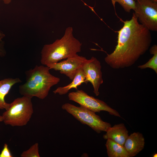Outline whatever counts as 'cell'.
<instances>
[{
    "label": "cell",
    "mask_w": 157,
    "mask_h": 157,
    "mask_svg": "<svg viewBox=\"0 0 157 157\" xmlns=\"http://www.w3.org/2000/svg\"><path fill=\"white\" fill-rule=\"evenodd\" d=\"M114 8L116 2L119 3L126 12L129 13L131 10H134L135 8L136 1L134 0H111Z\"/></svg>",
    "instance_id": "16"
},
{
    "label": "cell",
    "mask_w": 157,
    "mask_h": 157,
    "mask_svg": "<svg viewBox=\"0 0 157 157\" xmlns=\"http://www.w3.org/2000/svg\"><path fill=\"white\" fill-rule=\"evenodd\" d=\"M134 0L135 1H139V0Z\"/></svg>",
    "instance_id": "24"
},
{
    "label": "cell",
    "mask_w": 157,
    "mask_h": 157,
    "mask_svg": "<svg viewBox=\"0 0 157 157\" xmlns=\"http://www.w3.org/2000/svg\"><path fill=\"white\" fill-rule=\"evenodd\" d=\"M101 67L99 61L92 56L88 59L82 68L85 77L84 83L90 82L92 84L93 92L96 96L99 95V89L103 82Z\"/></svg>",
    "instance_id": "9"
},
{
    "label": "cell",
    "mask_w": 157,
    "mask_h": 157,
    "mask_svg": "<svg viewBox=\"0 0 157 157\" xmlns=\"http://www.w3.org/2000/svg\"><path fill=\"white\" fill-rule=\"evenodd\" d=\"M88 59L77 54L58 62L47 65L49 69L58 71L72 80Z\"/></svg>",
    "instance_id": "8"
},
{
    "label": "cell",
    "mask_w": 157,
    "mask_h": 157,
    "mask_svg": "<svg viewBox=\"0 0 157 157\" xmlns=\"http://www.w3.org/2000/svg\"><path fill=\"white\" fill-rule=\"evenodd\" d=\"M122 22L123 27L117 31V45L104 58L107 64L115 69L133 65L149 49L152 40L150 31L140 24L133 13L131 19Z\"/></svg>",
    "instance_id": "1"
},
{
    "label": "cell",
    "mask_w": 157,
    "mask_h": 157,
    "mask_svg": "<svg viewBox=\"0 0 157 157\" xmlns=\"http://www.w3.org/2000/svg\"><path fill=\"white\" fill-rule=\"evenodd\" d=\"M61 108L82 124L89 126L97 133L106 132L111 126L110 123L103 121L95 113L81 106H77L66 103L62 105Z\"/></svg>",
    "instance_id": "5"
},
{
    "label": "cell",
    "mask_w": 157,
    "mask_h": 157,
    "mask_svg": "<svg viewBox=\"0 0 157 157\" xmlns=\"http://www.w3.org/2000/svg\"><path fill=\"white\" fill-rule=\"evenodd\" d=\"M73 33L72 27H68L61 38L44 46L41 53L40 62L43 65L58 62L81 52L82 44Z\"/></svg>",
    "instance_id": "3"
},
{
    "label": "cell",
    "mask_w": 157,
    "mask_h": 157,
    "mask_svg": "<svg viewBox=\"0 0 157 157\" xmlns=\"http://www.w3.org/2000/svg\"><path fill=\"white\" fill-rule=\"evenodd\" d=\"M2 116L5 124L12 126H25L33 113L31 98L22 96L15 99Z\"/></svg>",
    "instance_id": "4"
},
{
    "label": "cell",
    "mask_w": 157,
    "mask_h": 157,
    "mask_svg": "<svg viewBox=\"0 0 157 157\" xmlns=\"http://www.w3.org/2000/svg\"><path fill=\"white\" fill-rule=\"evenodd\" d=\"M144 144V138L142 134L136 132L129 135L123 146L128 152L129 157H133L143 150Z\"/></svg>",
    "instance_id": "10"
},
{
    "label": "cell",
    "mask_w": 157,
    "mask_h": 157,
    "mask_svg": "<svg viewBox=\"0 0 157 157\" xmlns=\"http://www.w3.org/2000/svg\"><path fill=\"white\" fill-rule=\"evenodd\" d=\"M3 120V118L2 116H0V122H2Z\"/></svg>",
    "instance_id": "21"
},
{
    "label": "cell",
    "mask_w": 157,
    "mask_h": 157,
    "mask_svg": "<svg viewBox=\"0 0 157 157\" xmlns=\"http://www.w3.org/2000/svg\"><path fill=\"white\" fill-rule=\"evenodd\" d=\"M47 66L36 65L26 71V82L19 86V93L32 98L36 97L43 99L48 95L51 88L58 84L60 78L51 74Z\"/></svg>",
    "instance_id": "2"
},
{
    "label": "cell",
    "mask_w": 157,
    "mask_h": 157,
    "mask_svg": "<svg viewBox=\"0 0 157 157\" xmlns=\"http://www.w3.org/2000/svg\"><path fill=\"white\" fill-rule=\"evenodd\" d=\"M68 98L70 100L79 104L80 106L94 113L104 111L110 114L121 117L119 113L103 101L90 96L82 90L69 93Z\"/></svg>",
    "instance_id": "6"
},
{
    "label": "cell",
    "mask_w": 157,
    "mask_h": 157,
    "mask_svg": "<svg viewBox=\"0 0 157 157\" xmlns=\"http://www.w3.org/2000/svg\"><path fill=\"white\" fill-rule=\"evenodd\" d=\"M152 0L156 1H157V0Z\"/></svg>",
    "instance_id": "23"
},
{
    "label": "cell",
    "mask_w": 157,
    "mask_h": 157,
    "mask_svg": "<svg viewBox=\"0 0 157 157\" xmlns=\"http://www.w3.org/2000/svg\"><path fill=\"white\" fill-rule=\"evenodd\" d=\"M4 3L6 4H8L11 3L12 0H2Z\"/></svg>",
    "instance_id": "20"
},
{
    "label": "cell",
    "mask_w": 157,
    "mask_h": 157,
    "mask_svg": "<svg viewBox=\"0 0 157 157\" xmlns=\"http://www.w3.org/2000/svg\"><path fill=\"white\" fill-rule=\"evenodd\" d=\"M157 154H154L153 156V157H156L157 156Z\"/></svg>",
    "instance_id": "22"
},
{
    "label": "cell",
    "mask_w": 157,
    "mask_h": 157,
    "mask_svg": "<svg viewBox=\"0 0 157 157\" xmlns=\"http://www.w3.org/2000/svg\"><path fill=\"white\" fill-rule=\"evenodd\" d=\"M5 35L1 31H0V57L5 56L6 52L4 47V43L3 40Z\"/></svg>",
    "instance_id": "18"
},
{
    "label": "cell",
    "mask_w": 157,
    "mask_h": 157,
    "mask_svg": "<svg viewBox=\"0 0 157 157\" xmlns=\"http://www.w3.org/2000/svg\"><path fill=\"white\" fill-rule=\"evenodd\" d=\"M85 79L84 73L81 68L77 72L70 83L65 86L58 87L53 92L55 94L60 95L65 94L71 89H77L78 86L84 83Z\"/></svg>",
    "instance_id": "13"
},
{
    "label": "cell",
    "mask_w": 157,
    "mask_h": 157,
    "mask_svg": "<svg viewBox=\"0 0 157 157\" xmlns=\"http://www.w3.org/2000/svg\"><path fill=\"white\" fill-rule=\"evenodd\" d=\"M22 82L19 78H8L0 81V110L8 108L10 104L5 101V96L15 84Z\"/></svg>",
    "instance_id": "12"
},
{
    "label": "cell",
    "mask_w": 157,
    "mask_h": 157,
    "mask_svg": "<svg viewBox=\"0 0 157 157\" xmlns=\"http://www.w3.org/2000/svg\"><path fill=\"white\" fill-rule=\"evenodd\" d=\"M8 147V144L5 143L4 144L3 149L0 153V157H13Z\"/></svg>",
    "instance_id": "19"
},
{
    "label": "cell",
    "mask_w": 157,
    "mask_h": 157,
    "mask_svg": "<svg viewBox=\"0 0 157 157\" xmlns=\"http://www.w3.org/2000/svg\"></svg>",
    "instance_id": "25"
},
{
    "label": "cell",
    "mask_w": 157,
    "mask_h": 157,
    "mask_svg": "<svg viewBox=\"0 0 157 157\" xmlns=\"http://www.w3.org/2000/svg\"><path fill=\"white\" fill-rule=\"evenodd\" d=\"M106 132L103 136L104 139H110L122 146L129 135L128 131L122 123L110 127Z\"/></svg>",
    "instance_id": "11"
},
{
    "label": "cell",
    "mask_w": 157,
    "mask_h": 157,
    "mask_svg": "<svg viewBox=\"0 0 157 157\" xmlns=\"http://www.w3.org/2000/svg\"><path fill=\"white\" fill-rule=\"evenodd\" d=\"M150 53L153 56L145 64L139 65L138 67L141 69L150 68L154 70L157 74V45L155 44L149 49Z\"/></svg>",
    "instance_id": "15"
},
{
    "label": "cell",
    "mask_w": 157,
    "mask_h": 157,
    "mask_svg": "<svg viewBox=\"0 0 157 157\" xmlns=\"http://www.w3.org/2000/svg\"><path fill=\"white\" fill-rule=\"evenodd\" d=\"M21 157H40L39 144L36 143L28 150L23 151L21 154Z\"/></svg>",
    "instance_id": "17"
},
{
    "label": "cell",
    "mask_w": 157,
    "mask_h": 157,
    "mask_svg": "<svg viewBox=\"0 0 157 157\" xmlns=\"http://www.w3.org/2000/svg\"><path fill=\"white\" fill-rule=\"evenodd\" d=\"M105 145L109 157H129L124 146L111 140H107Z\"/></svg>",
    "instance_id": "14"
},
{
    "label": "cell",
    "mask_w": 157,
    "mask_h": 157,
    "mask_svg": "<svg viewBox=\"0 0 157 157\" xmlns=\"http://www.w3.org/2000/svg\"><path fill=\"white\" fill-rule=\"evenodd\" d=\"M134 14L140 24L150 31H157V1L140 0L136 2Z\"/></svg>",
    "instance_id": "7"
}]
</instances>
